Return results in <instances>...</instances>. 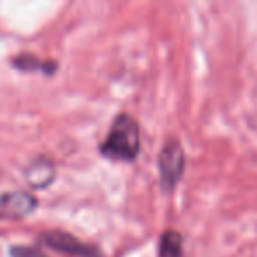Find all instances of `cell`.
<instances>
[{"label":"cell","instance_id":"1","mask_svg":"<svg viewBox=\"0 0 257 257\" xmlns=\"http://www.w3.org/2000/svg\"><path fill=\"white\" fill-rule=\"evenodd\" d=\"M141 150L140 125L128 113H120L113 120L109 133L100 145L104 157L113 161H134Z\"/></svg>","mask_w":257,"mask_h":257},{"label":"cell","instance_id":"2","mask_svg":"<svg viewBox=\"0 0 257 257\" xmlns=\"http://www.w3.org/2000/svg\"><path fill=\"white\" fill-rule=\"evenodd\" d=\"M185 168V152L176 138L166 141L159 155V176L164 190H173Z\"/></svg>","mask_w":257,"mask_h":257},{"label":"cell","instance_id":"3","mask_svg":"<svg viewBox=\"0 0 257 257\" xmlns=\"http://www.w3.org/2000/svg\"><path fill=\"white\" fill-rule=\"evenodd\" d=\"M41 241L48 245L50 248L60 250L69 255H79V257H99V250L95 246L83 243L76 236L69 234L64 231H48L41 234Z\"/></svg>","mask_w":257,"mask_h":257},{"label":"cell","instance_id":"4","mask_svg":"<svg viewBox=\"0 0 257 257\" xmlns=\"http://www.w3.org/2000/svg\"><path fill=\"white\" fill-rule=\"evenodd\" d=\"M37 208V197L25 190L0 194V218H20Z\"/></svg>","mask_w":257,"mask_h":257},{"label":"cell","instance_id":"5","mask_svg":"<svg viewBox=\"0 0 257 257\" xmlns=\"http://www.w3.org/2000/svg\"><path fill=\"white\" fill-rule=\"evenodd\" d=\"M55 175H57L55 164L50 159H44V157H39L34 162H30L29 169L25 171L27 182H29V185L34 187V189L48 187L55 180Z\"/></svg>","mask_w":257,"mask_h":257},{"label":"cell","instance_id":"6","mask_svg":"<svg viewBox=\"0 0 257 257\" xmlns=\"http://www.w3.org/2000/svg\"><path fill=\"white\" fill-rule=\"evenodd\" d=\"M182 253V236L176 231H168L162 238L161 257H183Z\"/></svg>","mask_w":257,"mask_h":257},{"label":"cell","instance_id":"7","mask_svg":"<svg viewBox=\"0 0 257 257\" xmlns=\"http://www.w3.org/2000/svg\"><path fill=\"white\" fill-rule=\"evenodd\" d=\"M11 257H48L41 250L32 248V246L25 245H13L11 246Z\"/></svg>","mask_w":257,"mask_h":257}]
</instances>
